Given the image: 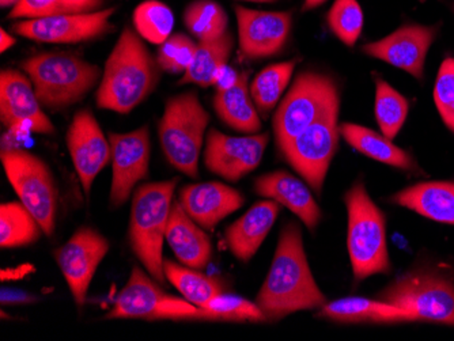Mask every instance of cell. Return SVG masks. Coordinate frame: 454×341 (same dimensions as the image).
Returning <instances> with one entry per match:
<instances>
[{
    "instance_id": "1",
    "label": "cell",
    "mask_w": 454,
    "mask_h": 341,
    "mask_svg": "<svg viewBox=\"0 0 454 341\" xmlns=\"http://www.w3.org/2000/svg\"><path fill=\"white\" fill-rule=\"evenodd\" d=\"M326 304L309 268L300 226L288 223L279 236L271 268L256 298L267 321H278L301 310Z\"/></svg>"
},
{
    "instance_id": "2",
    "label": "cell",
    "mask_w": 454,
    "mask_h": 341,
    "mask_svg": "<svg viewBox=\"0 0 454 341\" xmlns=\"http://www.w3.org/2000/svg\"><path fill=\"white\" fill-rule=\"evenodd\" d=\"M157 58L137 30L126 27L106 63L96 94L99 109L127 114L142 104L160 82Z\"/></svg>"
},
{
    "instance_id": "3",
    "label": "cell",
    "mask_w": 454,
    "mask_h": 341,
    "mask_svg": "<svg viewBox=\"0 0 454 341\" xmlns=\"http://www.w3.org/2000/svg\"><path fill=\"white\" fill-rule=\"evenodd\" d=\"M177 182L178 178H173L169 182L140 185L132 198L129 245L147 274L160 284L167 283L162 249Z\"/></svg>"
},
{
    "instance_id": "4",
    "label": "cell",
    "mask_w": 454,
    "mask_h": 341,
    "mask_svg": "<svg viewBox=\"0 0 454 341\" xmlns=\"http://www.w3.org/2000/svg\"><path fill=\"white\" fill-rule=\"evenodd\" d=\"M41 105L58 111L85 98L102 78L98 66L71 53H38L22 65Z\"/></svg>"
},
{
    "instance_id": "5",
    "label": "cell",
    "mask_w": 454,
    "mask_h": 341,
    "mask_svg": "<svg viewBox=\"0 0 454 341\" xmlns=\"http://www.w3.org/2000/svg\"><path fill=\"white\" fill-rule=\"evenodd\" d=\"M348 213L347 248L356 279L389 274V251L382 211L374 205L362 182H356L344 196Z\"/></svg>"
},
{
    "instance_id": "6",
    "label": "cell",
    "mask_w": 454,
    "mask_h": 341,
    "mask_svg": "<svg viewBox=\"0 0 454 341\" xmlns=\"http://www.w3.org/2000/svg\"><path fill=\"white\" fill-rule=\"evenodd\" d=\"M210 114L201 106L195 91L172 97L158 124L165 157L178 172L199 177V157Z\"/></svg>"
},
{
    "instance_id": "7",
    "label": "cell",
    "mask_w": 454,
    "mask_h": 341,
    "mask_svg": "<svg viewBox=\"0 0 454 341\" xmlns=\"http://www.w3.org/2000/svg\"><path fill=\"white\" fill-rule=\"evenodd\" d=\"M376 299L407 310L415 321L454 327V282L438 272H407L381 290Z\"/></svg>"
},
{
    "instance_id": "8",
    "label": "cell",
    "mask_w": 454,
    "mask_h": 341,
    "mask_svg": "<svg viewBox=\"0 0 454 341\" xmlns=\"http://www.w3.org/2000/svg\"><path fill=\"white\" fill-rule=\"evenodd\" d=\"M0 158L20 202L37 219L45 236H52L58 213V188L52 170L40 157L25 150H4Z\"/></svg>"
},
{
    "instance_id": "9",
    "label": "cell",
    "mask_w": 454,
    "mask_h": 341,
    "mask_svg": "<svg viewBox=\"0 0 454 341\" xmlns=\"http://www.w3.org/2000/svg\"><path fill=\"white\" fill-rule=\"evenodd\" d=\"M339 101L331 104L308 128L280 147L288 164L320 193L339 144Z\"/></svg>"
},
{
    "instance_id": "10",
    "label": "cell",
    "mask_w": 454,
    "mask_h": 341,
    "mask_svg": "<svg viewBox=\"0 0 454 341\" xmlns=\"http://www.w3.org/2000/svg\"><path fill=\"white\" fill-rule=\"evenodd\" d=\"M335 101H339V94L333 79L316 73L298 75L275 113L278 147L308 128Z\"/></svg>"
},
{
    "instance_id": "11",
    "label": "cell",
    "mask_w": 454,
    "mask_h": 341,
    "mask_svg": "<svg viewBox=\"0 0 454 341\" xmlns=\"http://www.w3.org/2000/svg\"><path fill=\"white\" fill-rule=\"evenodd\" d=\"M200 309L185 298L173 297L160 289L139 267L132 268L126 287L117 295L108 320H199Z\"/></svg>"
},
{
    "instance_id": "12",
    "label": "cell",
    "mask_w": 454,
    "mask_h": 341,
    "mask_svg": "<svg viewBox=\"0 0 454 341\" xmlns=\"http://www.w3.org/2000/svg\"><path fill=\"white\" fill-rule=\"evenodd\" d=\"M108 252V239L91 228L79 229L65 245L53 252L76 306L85 305L91 280Z\"/></svg>"
},
{
    "instance_id": "13",
    "label": "cell",
    "mask_w": 454,
    "mask_h": 341,
    "mask_svg": "<svg viewBox=\"0 0 454 341\" xmlns=\"http://www.w3.org/2000/svg\"><path fill=\"white\" fill-rule=\"evenodd\" d=\"M116 7L98 10L83 14L56 15V17L35 18L12 25V30L33 42L52 43V44H76L90 42L114 29L112 15Z\"/></svg>"
},
{
    "instance_id": "14",
    "label": "cell",
    "mask_w": 454,
    "mask_h": 341,
    "mask_svg": "<svg viewBox=\"0 0 454 341\" xmlns=\"http://www.w3.org/2000/svg\"><path fill=\"white\" fill-rule=\"evenodd\" d=\"M112 150L111 205L121 207L129 200L137 182L149 175L152 142L149 127H140L129 134L109 135Z\"/></svg>"
},
{
    "instance_id": "15",
    "label": "cell",
    "mask_w": 454,
    "mask_h": 341,
    "mask_svg": "<svg viewBox=\"0 0 454 341\" xmlns=\"http://www.w3.org/2000/svg\"><path fill=\"white\" fill-rule=\"evenodd\" d=\"M268 140V134L234 137L211 129L204 151V165L224 180L239 182L259 167Z\"/></svg>"
},
{
    "instance_id": "16",
    "label": "cell",
    "mask_w": 454,
    "mask_h": 341,
    "mask_svg": "<svg viewBox=\"0 0 454 341\" xmlns=\"http://www.w3.org/2000/svg\"><path fill=\"white\" fill-rule=\"evenodd\" d=\"M0 120L7 128L53 135L55 126L41 108L29 76L17 70L0 74Z\"/></svg>"
},
{
    "instance_id": "17",
    "label": "cell",
    "mask_w": 454,
    "mask_h": 341,
    "mask_svg": "<svg viewBox=\"0 0 454 341\" xmlns=\"http://www.w3.org/2000/svg\"><path fill=\"white\" fill-rule=\"evenodd\" d=\"M67 147L82 188L89 196L97 175L112 160L111 143L89 109L74 116L68 127Z\"/></svg>"
},
{
    "instance_id": "18",
    "label": "cell",
    "mask_w": 454,
    "mask_h": 341,
    "mask_svg": "<svg viewBox=\"0 0 454 341\" xmlns=\"http://www.w3.org/2000/svg\"><path fill=\"white\" fill-rule=\"evenodd\" d=\"M239 22V50L247 58H272L287 43L292 30V14L288 12H257L234 7Z\"/></svg>"
},
{
    "instance_id": "19",
    "label": "cell",
    "mask_w": 454,
    "mask_h": 341,
    "mask_svg": "<svg viewBox=\"0 0 454 341\" xmlns=\"http://www.w3.org/2000/svg\"><path fill=\"white\" fill-rule=\"evenodd\" d=\"M437 32L435 27L404 25L380 42L364 45V52L422 79L426 58Z\"/></svg>"
},
{
    "instance_id": "20",
    "label": "cell",
    "mask_w": 454,
    "mask_h": 341,
    "mask_svg": "<svg viewBox=\"0 0 454 341\" xmlns=\"http://www.w3.org/2000/svg\"><path fill=\"white\" fill-rule=\"evenodd\" d=\"M178 202L200 228L213 230L244 205L245 198L239 190L222 182H204L181 188Z\"/></svg>"
},
{
    "instance_id": "21",
    "label": "cell",
    "mask_w": 454,
    "mask_h": 341,
    "mask_svg": "<svg viewBox=\"0 0 454 341\" xmlns=\"http://www.w3.org/2000/svg\"><path fill=\"white\" fill-rule=\"evenodd\" d=\"M254 190L257 195L274 200L278 205L294 213L309 230H315L320 223L321 210L316 198L310 190L295 175L283 170L268 173L256 178Z\"/></svg>"
},
{
    "instance_id": "22",
    "label": "cell",
    "mask_w": 454,
    "mask_h": 341,
    "mask_svg": "<svg viewBox=\"0 0 454 341\" xmlns=\"http://www.w3.org/2000/svg\"><path fill=\"white\" fill-rule=\"evenodd\" d=\"M279 215L274 200L256 203L224 231L227 246L242 263L251 261Z\"/></svg>"
},
{
    "instance_id": "23",
    "label": "cell",
    "mask_w": 454,
    "mask_h": 341,
    "mask_svg": "<svg viewBox=\"0 0 454 341\" xmlns=\"http://www.w3.org/2000/svg\"><path fill=\"white\" fill-rule=\"evenodd\" d=\"M167 241L183 266L203 269L210 263L213 244L203 228L185 213L180 202H173Z\"/></svg>"
},
{
    "instance_id": "24",
    "label": "cell",
    "mask_w": 454,
    "mask_h": 341,
    "mask_svg": "<svg viewBox=\"0 0 454 341\" xmlns=\"http://www.w3.org/2000/svg\"><path fill=\"white\" fill-rule=\"evenodd\" d=\"M318 317L343 322V324H394L415 321L414 315L402 307L387 304L379 299H367L361 297H347L326 302L321 307Z\"/></svg>"
},
{
    "instance_id": "25",
    "label": "cell",
    "mask_w": 454,
    "mask_h": 341,
    "mask_svg": "<svg viewBox=\"0 0 454 341\" xmlns=\"http://www.w3.org/2000/svg\"><path fill=\"white\" fill-rule=\"evenodd\" d=\"M390 200L431 221L454 226V182H419L400 190Z\"/></svg>"
},
{
    "instance_id": "26",
    "label": "cell",
    "mask_w": 454,
    "mask_h": 341,
    "mask_svg": "<svg viewBox=\"0 0 454 341\" xmlns=\"http://www.w3.org/2000/svg\"><path fill=\"white\" fill-rule=\"evenodd\" d=\"M247 73L239 74L231 85L219 88L214 96V109L227 126L244 132L256 134L262 129L259 113L247 86Z\"/></svg>"
},
{
    "instance_id": "27",
    "label": "cell",
    "mask_w": 454,
    "mask_h": 341,
    "mask_svg": "<svg viewBox=\"0 0 454 341\" xmlns=\"http://www.w3.org/2000/svg\"><path fill=\"white\" fill-rule=\"evenodd\" d=\"M339 131L348 142L349 146L372 159L379 160L381 164L389 165L397 169H417V164L412 157L396 144L392 143V140L385 135H380L373 129L351 123L341 124Z\"/></svg>"
},
{
    "instance_id": "28",
    "label": "cell",
    "mask_w": 454,
    "mask_h": 341,
    "mask_svg": "<svg viewBox=\"0 0 454 341\" xmlns=\"http://www.w3.org/2000/svg\"><path fill=\"white\" fill-rule=\"evenodd\" d=\"M233 37L231 33H224L221 37L199 42L193 55L192 63L184 73L180 85L195 83L201 88L213 86L218 79L219 73L231 58L233 50Z\"/></svg>"
},
{
    "instance_id": "29",
    "label": "cell",
    "mask_w": 454,
    "mask_h": 341,
    "mask_svg": "<svg viewBox=\"0 0 454 341\" xmlns=\"http://www.w3.org/2000/svg\"><path fill=\"white\" fill-rule=\"evenodd\" d=\"M44 234L37 219L20 202L4 203L0 207V246L22 248L37 243Z\"/></svg>"
},
{
    "instance_id": "30",
    "label": "cell",
    "mask_w": 454,
    "mask_h": 341,
    "mask_svg": "<svg viewBox=\"0 0 454 341\" xmlns=\"http://www.w3.org/2000/svg\"><path fill=\"white\" fill-rule=\"evenodd\" d=\"M163 271L167 280L180 291L183 298L201 307L210 302L216 295L224 291V283L208 275L195 271V268L178 266L170 260L163 261Z\"/></svg>"
},
{
    "instance_id": "31",
    "label": "cell",
    "mask_w": 454,
    "mask_h": 341,
    "mask_svg": "<svg viewBox=\"0 0 454 341\" xmlns=\"http://www.w3.org/2000/svg\"><path fill=\"white\" fill-rule=\"evenodd\" d=\"M295 63L297 62L293 60L270 66L254 78L251 85V96L260 113L267 116L270 112L274 111L280 97L292 81Z\"/></svg>"
},
{
    "instance_id": "32",
    "label": "cell",
    "mask_w": 454,
    "mask_h": 341,
    "mask_svg": "<svg viewBox=\"0 0 454 341\" xmlns=\"http://www.w3.org/2000/svg\"><path fill=\"white\" fill-rule=\"evenodd\" d=\"M184 24L199 42H207L226 33L229 18L214 0H193L184 12Z\"/></svg>"
},
{
    "instance_id": "33",
    "label": "cell",
    "mask_w": 454,
    "mask_h": 341,
    "mask_svg": "<svg viewBox=\"0 0 454 341\" xmlns=\"http://www.w3.org/2000/svg\"><path fill=\"white\" fill-rule=\"evenodd\" d=\"M376 120L382 135L395 139L407 120L410 104L399 91L384 79L376 78Z\"/></svg>"
},
{
    "instance_id": "34",
    "label": "cell",
    "mask_w": 454,
    "mask_h": 341,
    "mask_svg": "<svg viewBox=\"0 0 454 341\" xmlns=\"http://www.w3.org/2000/svg\"><path fill=\"white\" fill-rule=\"evenodd\" d=\"M134 27L146 42L160 45L172 35L175 14L160 0H146L135 9Z\"/></svg>"
},
{
    "instance_id": "35",
    "label": "cell",
    "mask_w": 454,
    "mask_h": 341,
    "mask_svg": "<svg viewBox=\"0 0 454 341\" xmlns=\"http://www.w3.org/2000/svg\"><path fill=\"white\" fill-rule=\"evenodd\" d=\"M199 320L204 321H233V322H262L267 321L264 313L257 306L256 302L245 299L239 295L222 294L199 307Z\"/></svg>"
},
{
    "instance_id": "36",
    "label": "cell",
    "mask_w": 454,
    "mask_h": 341,
    "mask_svg": "<svg viewBox=\"0 0 454 341\" xmlns=\"http://www.w3.org/2000/svg\"><path fill=\"white\" fill-rule=\"evenodd\" d=\"M106 0H20L9 14L10 19H35L56 15L98 12Z\"/></svg>"
},
{
    "instance_id": "37",
    "label": "cell",
    "mask_w": 454,
    "mask_h": 341,
    "mask_svg": "<svg viewBox=\"0 0 454 341\" xmlns=\"http://www.w3.org/2000/svg\"><path fill=\"white\" fill-rule=\"evenodd\" d=\"M328 25L341 43L356 45L364 29V12L358 2L336 0L328 12Z\"/></svg>"
},
{
    "instance_id": "38",
    "label": "cell",
    "mask_w": 454,
    "mask_h": 341,
    "mask_svg": "<svg viewBox=\"0 0 454 341\" xmlns=\"http://www.w3.org/2000/svg\"><path fill=\"white\" fill-rule=\"evenodd\" d=\"M198 44L183 33H175L158 48L157 63L160 70L170 74L185 73L192 63Z\"/></svg>"
},
{
    "instance_id": "39",
    "label": "cell",
    "mask_w": 454,
    "mask_h": 341,
    "mask_svg": "<svg viewBox=\"0 0 454 341\" xmlns=\"http://www.w3.org/2000/svg\"><path fill=\"white\" fill-rule=\"evenodd\" d=\"M434 103L445 126L454 134V58L443 60L434 86Z\"/></svg>"
},
{
    "instance_id": "40",
    "label": "cell",
    "mask_w": 454,
    "mask_h": 341,
    "mask_svg": "<svg viewBox=\"0 0 454 341\" xmlns=\"http://www.w3.org/2000/svg\"><path fill=\"white\" fill-rule=\"evenodd\" d=\"M33 300H35V298L30 297L29 294H25V292L18 291V290H2V305L4 306H6V305L10 306V305L30 304Z\"/></svg>"
},
{
    "instance_id": "41",
    "label": "cell",
    "mask_w": 454,
    "mask_h": 341,
    "mask_svg": "<svg viewBox=\"0 0 454 341\" xmlns=\"http://www.w3.org/2000/svg\"><path fill=\"white\" fill-rule=\"evenodd\" d=\"M15 43H17L15 42V38L12 37V35H9L6 30H0V50H2V52H6L7 50L14 47Z\"/></svg>"
},
{
    "instance_id": "42",
    "label": "cell",
    "mask_w": 454,
    "mask_h": 341,
    "mask_svg": "<svg viewBox=\"0 0 454 341\" xmlns=\"http://www.w3.org/2000/svg\"><path fill=\"white\" fill-rule=\"evenodd\" d=\"M324 2H326V0H305V4H303V10H312L316 9V7L320 6V4H323Z\"/></svg>"
},
{
    "instance_id": "43",
    "label": "cell",
    "mask_w": 454,
    "mask_h": 341,
    "mask_svg": "<svg viewBox=\"0 0 454 341\" xmlns=\"http://www.w3.org/2000/svg\"><path fill=\"white\" fill-rule=\"evenodd\" d=\"M18 2H20V0H0V6L4 7V9H7V7H12V9H14Z\"/></svg>"
},
{
    "instance_id": "44",
    "label": "cell",
    "mask_w": 454,
    "mask_h": 341,
    "mask_svg": "<svg viewBox=\"0 0 454 341\" xmlns=\"http://www.w3.org/2000/svg\"><path fill=\"white\" fill-rule=\"evenodd\" d=\"M244 2H254V4H274L278 0H244Z\"/></svg>"
},
{
    "instance_id": "45",
    "label": "cell",
    "mask_w": 454,
    "mask_h": 341,
    "mask_svg": "<svg viewBox=\"0 0 454 341\" xmlns=\"http://www.w3.org/2000/svg\"><path fill=\"white\" fill-rule=\"evenodd\" d=\"M451 10H453L454 12V4H451Z\"/></svg>"
}]
</instances>
